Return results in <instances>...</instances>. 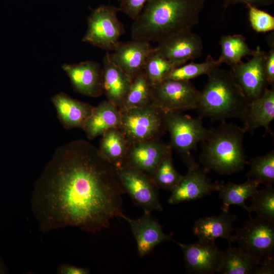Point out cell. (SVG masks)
<instances>
[{"mask_svg": "<svg viewBox=\"0 0 274 274\" xmlns=\"http://www.w3.org/2000/svg\"><path fill=\"white\" fill-rule=\"evenodd\" d=\"M148 1L120 0L118 8L133 21L140 15Z\"/></svg>", "mask_w": 274, "mask_h": 274, "instance_id": "35", "label": "cell"}, {"mask_svg": "<svg viewBox=\"0 0 274 274\" xmlns=\"http://www.w3.org/2000/svg\"><path fill=\"white\" fill-rule=\"evenodd\" d=\"M101 136L98 148L101 154L115 167L123 164L129 143L120 128H111Z\"/></svg>", "mask_w": 274, "mask_h": 274, "instance_id": "25", "label": "cell"}, {"mask_svg": "<svg viewBox=\"0 0 274 274\" xmlns=\"http://www.w3.org/2000/svg\"><path fill=\"white\" fill-rule=\"evenodd\" d=\"M57 117L66 130L80 128L91 114L94 106L75 99L64 92H59L51 98Z\"/></svg>", "mask_w": 274, "mask_h": 274, "instance_id": "20", "label": "cell"}, {"mask_svg": "<svg viewBox=\"0 0 274 274\" xmlns=\"http://www.w3.org/2000/svg\"><path fill=\"white\" fill-rule=\"evenodd\" d=\"M237 217L228 211H222L218 215L202 217L194 223L192 232L200 241H215L218 238L225 239L228 245L232 243L231 233L235 230L233 223Z\"/></svg>", "mask_w": 274, "mask_h": 274, "instance_id": "22", "label": "cell"}, {"mask_svg": "<svg viewBox=\"0 0 274 274\" xmlns=\"http://www.w3.org/2000/svg\"><path fill=\"white\" fill-rule=\"evenodd\" d=\"M232 235V242L253 257L259 265H274V223L250 217Z\"/></svg>", "mask_w": 274, "mask_h": 274, "instance_id": "6", "label": "cell"}, {"mask_svg": "<svg viewBox=\"0 0 274 274\" xmlns=\"http://www.w3.org/2000/svg\"><path fill=\"white\" fill-rule=\"evenodd\" d=\"M120 184L133 203L144 212L163 211L159 188L151 177L146 174L122 164L116 167Z\"/></svg>", "mask_w": 274, "mask_h": 274, "instance_id": "10", "label": "cell"}, {"mask_svg": "<svg viewBox=\"0 0 274 274\" xmlns=\"http://www.w3.org/2000/svg\"><path fill=\"white\" fill-rule=\"evenodd\" d=\"M270 50L267 53L265 60V73L268 84L274 87V37L273 33L267 37Z\"/></svg>", "mask_w": 274, "mask_h": 274, "instance_id": "36", "label": "cell"}, {"mask_svg": "<svg viewBox=\"0 0 274 274\" xmlns=\"http://www.w3.org/2000/svg\"><path fill=\"white\" fill-rule=\"evenodd\" d=\"M9 273V270L5 263L0 256V274H5Z\"/></svg>", "mask_w": 274, "mask_h": 274, "instance_id": "39", "label": "cell"}, {"mask_svg": "<svg viewBox=\"0 0 274 274\" xmlns=\"http://www.w3.org/2000/svg\"><path fill=\"white\" fill-rule=\"evenodd\" d=\"M121 112L120 128L129 144L159 139L166 130L164 112L151 103Z\"/></svg>", "mask_w": 274, "mask_h": 274, "instance_id": "7", "label": "cell"}, {"mask_svg": "<svg viewBox=\"0 0 274 274\" xmlns=\"http://www.w3.org/2000/svg\"><path fill=\"white\" fill-rule=\"evenodd\" d=\"M164 124L169 134L170 146L188 169L199 167L192 152L208 138L210 131L204 126L202 118L192 117L180 112H164Z\"/></svg>", "mask_w": 274, "mask_h": 274, "instance_id": "5", "label": "cell"}, {"mask_svg": "<svg viewBox=\"0 0 274 274\" xmlns=\"http://www.w3.org/2000/svg\"><path fill=\"white\" fill-rule=\"evenodd\" d=\"M173 242L181 248L187 272L195 274L217 272L223 251L215 241H200L192 244H183L175 239Z\"/></svg>", "mask_w": 274, "mask_h": 274, "instance_id": "13", "label": "cell"}, {"mask_svg": "<svg viewBox=\"0 0 274 274\" xmlns=\"http://www.w3.org/2000/svg\"><path fill=\"white\" fill-rule=\"evenodd\" d=\"M103 94L120 109L130 88L132 79L111 60L107 52L103 59Z\"/></svg>", "mask_w": 274, "mask_h": 274, "instance_id": "21", "label": "cell"}, {"mask_svg": "<svg viewBox=\"0 0 274 274\" xmlns=\"http://www.w3.org/2000/svg\"><path fill=\"white\" fill-rule=\"evenodd\" d=\"M119 217L126 221L131 228L140 258L149 254L160 243L174 240L170 235L163 232L162 225L151 215V212H144L141 217L136 219L130 218L123 213Z\"/></svg>", "mask_w": 274, "mask_h": 274, "instance_id": "15", "label": "cell"}, {"mask_svg": "<svg viewBox=\"0 0 274 274\" xmlns=\"http://www.w3.org/2000/svg\"><path fill=\"white\" fill-rule=\"evenodd\" d=\"M257 262L239 248L229 245L223 251L217 271L221 274H255L259 266Z\"/></svg>", "mask_w": 274, "mask_h": 274, "instance_id": "26", "label": "cell"}, {"mask_svg": "<svg viewBox=\"0 0 274 274\" xmlns=\"http://www.w3.org/2000/svg\"><path fill=\"white\" fill-rule=\"evenodd\" d=\"M245 131L232 123L210 129L202 142L200 162L207 170L230 175L243 170L248 162L244 147Z\"/></svg>", "mask_w": 274, "mask_h": 274, "instance_id": "4", "label": "cell"}, {"mask_svg": "<svg viewBox=\"0 0 274 274\" xmlns=\"http://www.w3.org/2000/svg\"><path fill=\"white\" fill-rule=\"evenodd\" d=\"M176 66L154 50L148 56L143 71L151 86L164 80Z\"/></svg>", "mask_w": 274, "mask_h": 274, "instance_id": "33", "label": "cell"}, {"mask_svg": "<svg viewBox=\"0 0 274 274\" xmlns=\"http://www.w3.org/2000/svg\"><path fill=\"white\" fill-rule=\"evenodd\" d=\"M200 93L190 81L165 79L151 86V104L164 112L195 110Z\"/></svg>", "mask_w": 274, "mask_h": 274, "instance_id": "9", "label": "cell"}, {"mask_svg": "<svg viewBox=\"0 0 274 274\" xmlns=\"http://www.w3.org/2000/svg\"><path fill=\"white\" fill-rule=\"evenodd\" d=\"M249 170L248 179L253 180L265 186L274 184V150H270L264 155L250 159L247 163Z\"/></svg>", "mask_w": 274, "mask_h": 274, "instance_id": "28", "label": "cell"}, {"mask_svg": "<svg viewBox=\"0 0 274 274\" xmlns=\"http://www.w3.org/2000/svg\"><path fill=\"white\" fill-rule=\"evenodd\" d=\"M57 272L59 274H89L90 273V270L86 267L64 263L58 266Z\"/></svg>", "mask_w": 274, "mask_h": 274, "instance_id": "38", "label": "cell"}, {"mask_svg": "<svg viewBox=\"0 0 274 274\" xmlns=\"http://www.w3.org/2000/svg\"><path fill=\"white\" fill-rule=\"evenodd\" d=\"M195 110L212 121L243 120L249 103L230 71L219 67L208 75Z\"/></svg>", "mask_w": 274, "mask_h": 274, "instance_id": "3", "label": "cell"}, {"mask_svg": "<svg viewBox=\"0 0 274 274\" xmlns=\"http://www.w3.org/2000/svg\"><path fill=\"white\" fill-rule=\"evenodd\" d=\"M249 206L250 213L256 216L274 223V189L272 186H265L257 190L250 197Z\"/></svg>", "mask_w": 274, "mask_h": 274, "instance_id": "32", "label": "cell"}, {"mask_svg": "<svg viewBox=\"0 0 274 274\" xmlns=\"http://www.w3.org/2000/svg\"><path fill=\"white\" fill-rule=\"evenodd\" d=\"M219 45L221 54L217 61L230 67L241 63L243 57L253 55L255 52V50L250 48L245 38L239 34L222 36Z\"/></svg>", "mask_w": 274, "mask_h": 274, "instance_id": "27", "label": "cell"}, {"mask_svg": "<svg viewBox=\"0 0 274 274\" xmlns=\"http://www.w3.org/2000/svg\"><path fill=\"white\" fill-rule=\"evenodd\" d=\"M154 48L148 41L132 39L120 42L110 56L114 63L132 79L143 71L146 59Z\"/></svg>", "mask_w": 274, "mask_h": 274, "instance_id": "18", "label": "cell"}, {"mask_svg": "<svg viewBox=\"0 0 274 274\" xmlns=\"http://www.w3.org/2000/svg\"><path fill=\"white\" fill-rule=\"evenodd\" d=\"M172 153V151L165 155L151 177L159 189L169 191L175 187L182 177L174 165Z\"/></svg>", "mask_w": 274, "mask_h": 274, "instance_id": "31", "label": "cell"}, {"mask_svg": "<svg viewBox=\"0 0 274 274\" xmlns=\"http://www.w3.org/2000/svg\"><path fill=\"white\" fill-rule=\"evenodd\" d=\"M118 8L102 5L93 10L88 18L87 29L82 41L102 50L113 51L124 32L117 17Z\"/></svg>", "mask_w": 274, "mask_h": 274, "instance_id": "8", "label": "cell"}, {"mask_svg": "<svg viewBox=\"0 0 274 274\" xmlns=\"http://www.w3.org/2000/svg\"><path fill=\"white\" fill-rule=\"evenodd\" d=\"M121 120L120 109L107 99L94 107L82 129L87 138L91 140L111 128H120Z\"/></svg>", "mask_w": 274, "mask_h": 274, "instance_id": "23", "label": "cell"}, {"mask_svg": "<svg viewBox=\"0 0 274 274\" xmlns=\"http://www.w3.org/2000/svg\"><path fill=\"white\" fill-rule=\"evenodd\" d=\"M205 0H148L133 20L132 39L158 42L191 30L199 21Z\"/></svg>", "mask_w": 274, "mask_h": 274, "instance_id": "2", "label": "cell"}, {"mask_svg": "<svg viewBox=\"0 0 274 274\" xmlns=\"http://www.w3.org/2000/svg\"><path fill=\"white\" fill-rule=\"evenodd\" d=\"M208 172L203 167L188 169L170 191L168 203L175 204L198 199L215 191L216 183L211 182Z\"/></svg>", "mask_w": 274, "mask_h": 274, "instance_id": "17", "label": "cell"}, {"mask_svg": "<svg viewBox=\"0 0 274 274\" xmlns=\"http://www.w3.org/2000/svg\"><path fill=\"white\" fill-rule=\"evenodd\" d=\"M171 151L170 145L159 139L129 144L123 164L152 177L161 160Z\"/></svg>", "mask_w": 274, "mask_h": 274, "instance_id": "14", "label": "cell"}, {"mask_svg": "<svg viewBox=\"0 0 274 274\" xmlns=\"http://www.w3.org/2000/svg\"><path fill=\"white\" fill-rule=\"evenodd\" d=\"M274 119V87L266 88L258 98L249 102L242 121L245 132L253 134L259 127L272 134L270 123Z\"/></svg>", "mask_w": 274, "mask_h": 274, "instance_id": "19", "label": "cell"}, {"mask_svg": "<svg viewBox=\"0 0 274 274\" xmlns=\"http://www.w3.org/2000/svg\"><path fill=\"white\" fill-rule=\"evenodd\" d=\"M116 167L90 142L57 148L35 183L31 209L40 230L67 226L95 232L123 213Z\"/></svg>", "mask_w": 274, "mask_h": 274, "instance_id": "1", "label": "cell"}, {"mask_svg": "<svg viewBox=\"0 0 274 274\" xmlns=\"http://www.w3.org/2000/svg\"><path fill=\"white\" fill-rule=\"evenodd\" d=\"M266 55L267 52L257 46L251 59L230 67V72L249 102L261 95L267 88Z\"/></svg>", "mask_w": 274, "mask_h": 274, "instance_id": "11", "label": "cell"}, {"mask_svg": "<svg viewBox=\"0 0 274 274\" xmlns=\"http://www.w3.org/2000/svg\"><path fill=\"white\" fill-rule=\"evenodd\" d=\"M259 184L255 181L248 179L245 182L236 184L216 183V190L218 191L222 200L221 211H228L231 205H236L245 209L251 216L249 207L246 200L252 197L257 191Z\"/></svg>", "mask_w": 274, "mask_h": 274, "instance_id": "24", "label": "cell"}, {"mask_svg": "<svg viewBox=\"0 0 274 274\" xmlns=\"http://www.w3.org/2000/svg\"><path fill=\"white\" fill-rule=\"evenodd\" d=\"M274 0H223V7L225 9L231 5L244 3L257 8L269 6L273 4Z\"/></svg>", "mask_w": 274, "mask_h": 274, "instance_id": "37", "label": "cell"}, {"mask_svg": "<svg viewBox=\"0 0 274 274\" xmlns=\"http://www.w3.org/2000/svg\"><path fill=\"white\" fill-rule=\"evenodd\" d=\"M221 65L217 60H215L211 55H209L203 62L185 63L174 68L165 79L190 81L203 75H209Z\"/></svg>", "mask_w": 274, "mask_h": 274, "instance_id": "30", "label": "cell"}, {"mask_svg": "<svg viewBox=\"0 0 274 274\" xmlns=\"http://www.w3.org/2000/svg\"><path fill=\"white\" fill-rule=\"evenodd\" d=\"M248 17L251 26L257 32H266L274 30V17L259 8L247 5Z\"/></svg>", "mask_w": 274, "mask_h": 274, "instance_id": "34", "label": "cell"}, {"mask_svg": "<svg viewBox=\"0 0 274 274\" xmlns=\"http://www.w3.org/2000/svg\"><path fill=\"white\" fill-rule=\"evenodd\" d=\"M151 85L144 71L134 77L120 111L145 106L151 103Z\"/></svg>", "mask_w": 274, "mask_h": 274, "instance_id": "29", "label": "cell"}, {"mask_svg": "<svg viewBox=\"0 0 274 274\" xmlns=\"http://www.w3.org/2000/svg\"><path fill=\"white\" fill-rule=\"evenodd\" d=\"M77 93L91 97H98L103 94L102 66L92 60L62 65Z\"/></svg>", "mask_w": 274, "mask_h": 274, "instance_id": "16", "label": "cell"}, {"mask_svg": "<svg viewBox=\"0 0 274 274\" xmlns=\"http://www.w3.org/2000/svg\"><path fill=\"white\" fill-rule=\"evenodd\" d=\"M155 51L176 67L200 57L203 45L201 38L191 30L170 36L157 43Z\"/></svg>", "mask_w": 274, "mask_h": 274, "instance_id": "12", "label": "cell"}]
</instances>
